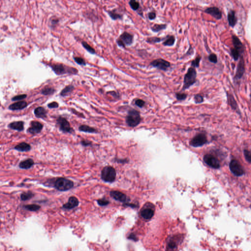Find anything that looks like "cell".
Returning <instances> with one entry per match:
<instances>
[{
  "mask_svg": "<svg viewBox=\"0 0 251 251\" xmlns=\"http://www.w3.org/2000/svg\"><path fill=\"white\" fill-rule=\"evenodd\" d=\"M27 97V95L25 94H21V95H17V96H14V97H13L11 99V100L12 101H21V100H23L25 99Z\"/></svg>",
  "mask_w": 251,
  "mask_h": 251,
  "instance_id": "cell-42",
  "label": "cell"
},
{
  "mask_svg": "<svg viewBox=\"0 0 251 251\" xmlns=\"http://www.w3.org/2000/svg\"><path fill=\"white\" fill-rule=\"evenodd\" d=\"M44 184L46 186L53 187L60 191H66L73 188L74 182L68 178L59 177L48 179Z\"/></svg>",
  "mask_w": 251,
  "mask_h": 251,
  "instance_id": "cell-1",
  "label": "cell"
},
{
  "mask_svg": "<svg viewBox=\"0 0 251 251\" xmlns=\"http://www.w3.org/2000/svg\"><path fill=\"white\" fill-rule=\"evenodd\" d=\"M167 27V25L166 24H155L153 27H151V29L154 33H158L161 30L166 29Z\"/></svg>",
  "mask_w": 251,
  "mask_h": 251,
  "instance_id": "cell-32",
  "label": "cell"
},
{
  "mask_svg": "<svg viewBox=\"0 0 251 251\" xmlns=\"http://www.w3.org/2000/svg\"><path fill=\"white\" fill-rule=\"evenodd\" d=\"M134 41V35L127 32H123L116 40L117 45L123 48H125L127 46L132 45Z\"/></svg>",
  "mask_w": 251,
  "mask_h": 251,
  "instance_id": "cell-5",
  "label": "cell"
},
{
  "mask_svg": "<svg viewBox=\"0 0 251 251\" xmlns=\"http://www.w3.org/2000/svg\"><path fill=\"white\" fill-rule=\"evenodd\" d=\"M108 14L109 15V17L113 20H117L118 19L122 20L123 18V15L121 14L118 13L116 9L112 10H108Z\"/></svg>",
  "mask_w": 251,
  "mask_h": 251,
  "instance_id": "cell-28",
  "label": "cell"
},
{
  "mask_svg": "<svg viewBox=\"0 0 251 251\" xmlns=\"http://www.w3.org/2000/svg\"><path fill=\"white\" fill-rule=\"evenodd\" d=\"M241 53L239 51H237L234 48H233L231 49V55H232V57L234 59V61H237L238 60L239 57H241Z\"/></svg>",
  "mask_w": 251,
  "mask_h": 251,
  "instance_id": "cell-38",
  "label": "cell"
},
{
  "mask_svg": "<svg viewBox=\"0 0 251 251\" xmlns=\"http://www.w3.org/2000/svg\"><path fill=\"white\" fill-rule=\"evenodd\" d=\"M47 106L49 108H58L59 104L57 102H53L49 103Z\"/></svg>",
  "mask_w": 251,
  "mask_h": 251,
  "instance_id": "cell-50",
  "label": "cell"
},
{
  "mask_svg": "<svg viewBox=\"0 0 251 251\" xmlns=\"http://www.w3.org/2000/svg\"><path fill=\"white\" fill-rule=\"evenodd\" d=\"M230 171L235 176L240 177L244 174V171L241 165L238 161L236 160H232L229 164Z\"/></svg>",
  "mask_w": 251,
  "mask_h": 251,
  "instance_id": "cell-9",
  "label": "cell"
},
{
  "mask_svg": "<svg viewBox=\"0 0 251 251\" xmlns=\"http://www.w3.org/2000/svg\"><path fill=\"white\" fill-rule=\"evenodd\" d=\"M204 161L207 165L212 168L219 169L220 167L219 161L218 160L217 158L211 155H205L204 157Z\"/></svg>",
  "mask_w": 251,
  "mask_h": 251,
  "instance_id": "cell-12",
  "label": "cell"
},
{
  "mask_svg": "<svg viewBox=\"0 0 251 251\" xmlns=\"http://www.w3.org/2000/svg\"><path fill=\"white\" fill-rule=\"evenodd\" d=\"M141 121L140 113L135 109H131L128 112L126 117L127 125L131 127H135L139 124Z\"/></svg>",
  "mask_w": 251,
  "mask_h": 251,
  "instance_id": "cell-6",
  "label": "cell"
},
{
  "mask_svg": "<svg viewBox=\"0 0 251 251\" xmlns=\"http://www.w3.org/2000/svg\"><path fill=\"white\" fill-rule=\"evenodd\" d=\"M197 71L195 68L190 67L188 68L186 73L185 74L183 80L182 91L189 88L194 85L197 81Z\"/></svg>",
  "mask_w": 251,
  "mask_h": 251,
  "instance_id": "cell-3",
  "label": "cell"
},
{
  "mask_svg": "<svg viewBox=\"0 0 251 251\" xmlns=\"http://www.w3.org/2000/svg\"><path fill=\"white\" fill-rule=\"evenodd\" d=\"M156 16H157V14L154 11H151L148 13V18L150 20H154L156 18Z\"/></svg>",
  "mask_w": 251,
  "mask_h": 251,
  "instance_id": "cell-51",
  "label": "cell"
},
{
  "mask_svg": "<svg viewBox=\"0 0 251 251\" xmlns=\"http://www.w3.org/2000/svg\"><path fill=\"white\" fill-rule=\"evenodd\" d=\"M110 195L112 198L115 199V200L121 202H125L127 201V196L124 193H122L118 191H112L110 192Z\"/></svg>",
  "mask_w": 251,
  "mask_h": 251,
  "instance_id": "cell-18",
  "label": "cell"
},
{
  "mask_svg": "<svg viewBox=\"0 0 251 251\" xmlns=\"http://www.w3.org/2000/svg\"><path fill=\"white\" fill-rule=\"evenodd\" d=\"M204 12L206 14L210 15L216 19L220 20L222 18V12L218 7L216 6L208 7L205 10Z\"/></svg>",
  "mask_w": 251,
  "mask_h": 251,
  "instance_id": "cell-14",
  "label": "cell"
},
{
  "mask_svg": "<svg viewBox=\"0 0 251 251\" xmlns=\"http://www.w3.org/2000/svg\"><path fill=\"white\" fill-rule=\"evenodd\" d=\"M34 165V161L32 159H27L25 160H22L19 163L18 167L21 169L28 170L31 168Z\"/></svg>",
  "mask_w": 251,
  "mask_h": 251,
  "instance_id": "cell-21",
  "label": "cell"
},
{
  "mask_svg": "<svg viewBox=\"0 0 251 251\" xmlns=\"http://www.w3.org/2000/svg\"><path fill=\"white\" fill-rule=\"evenodd\" d=\"M208 58H209V61L211 63H216L218 61L217 56H216V54L214 53L210 54Z\"/></svg>",
  "mask_w": 251,
  "mask_h": 251,
  "instance_id": "cell-44",
  "label": "cell"
},
{
  "mask_svg": "<svg viewBox=\"0 0 251 251\" xmlns=\"http://www.w3.org/2000/svg\"><path fill=\"white\" fill-rule=\"evenodd\" d=\"M244 155L245 159L249 163H251V152L247 150H244Z\"/></svg>",
  "mask_w": 251,
  "mask_h": 251,
  "instance_id": "cell-45",
  "label": "cell"
},
{
  "mask_svg": "<svg viewBox=\"0 0 251 251\" xmlns=\"http://www.w3.org/2000/svg\"><path fill=\"white\" fill-rule=\"evenodd\" d=\"M14 149L18 152H29L32 149V147L29 143L23 142L19 143L18 144L15 146Z\"/></svg>",
  "mask_w": 251,
  "mask_h": 251,
  "instance_id": "cell-23",
  "label": "cell"
},
{
  "mask_svg": "<svg viewBox=\"0 0 251 251\" xmlns=\"http://www.w3.org/2000/svg\"><path fill=\"white\" fill-rule=\"evenodd\" d=\"M130 7L134 11H137L140 8V4L138 2L135 0H131L129 2Z\"/></svg>",
  "mask_w": 251,
  "mask_h": 251,
  "instance_id": "cell-37",
  "label": "cell"
},
{
  "mask_svg": "<svg viewBox=\"0 0 251 251\" xmlns=\"http://www.w3.org/2000/svg\"><path fill=\"white\" fill-rule=\"evenodd\" d=\"M55 91L56 90L54 88L51 87V86H45L41 91V93L45 96H47V95L53 94Z\"/></svg>",
  "mask_w": 251,
  "mask_h": 251,
  "instance_id": "cell-33",
  "label": "cell"
},
{
  "mask_svg": "<svg viewBox=\"0 0 251 251\" xmlns=\"http://www.w3.org/2000/svg\"><path fill=\"white\" fill-rule=\"evenodd\" d=\"M59 22V20L56 17H53L51 18L50 20V24H51V28H55L56 25L58 24Z\"/></svg>",
  "mask_w": 251,
  "mask_h": 251,
  "instance_id": "cell-48",
  "label": "cell"
},
{
  "mask_svg": "<svg viewBox=\"0 0 251 251\" xmlns=\"http://www.w3.org/2000/svg\"><path fill=\"white\" fill-rule=\"evenodd\" d=\"M227 97H228L229 104L230 105V107H232V108L233 109H234V110L237 109V102L235 100V99L233 96V95L227 93Z\"/></svg>",
  "mask_w": 251,
  "mask_h": 251,
  "instance_id": "cell-31",
  "label": "cell"
},
{
  "mask_svg": "<svg viewBox=\"0 0 251 251\" xmlns=\"http://www.w3.org/2000/svg\"><path fill=\"white\" fill-rule=\"evenodd\" d=\"M79 205V201L76 197L71 196L69 197L67 203L63 205L62 208L66 210H71L74 209Z\"/></svg>",
  "mask_w": 251,
  "mask_h": 251,
  "instance_id": "cell-16",
  "label": "cell"
},
{
  "mask_svg": "<svg viewBox=\"0 0 251 251\" xmlns=\"http://www.w3.org/2000/svg\"><path fill=\"white\" fill-rule=\"evenodd\" d=\"M34 114L37 118L45 119L47 117V111L42 107H38L34 110Z\"/></svg>",
  "mask_w": 251,
  "mask_h": 251,
  "instance_id": "cell-24",
  "label": "cell"
},
{
  "mask_svg": "<svg viewBox=\"0 0 251 251\" xmlns=\"http://www.w3.org/2000/svg\"><path fill=\"white\" fill-rule=\"evenodd\" d=\"M151 65L160 70L166 71L171 66L170 62L163 58H158L150 62Z\"/></svg>",
  "mask_w": 251,
  "mask_h": 251,
  "instance_id": "cell-8",
  "label": "cell"
},
{
  "mask_svg": "<svg viewBox=\"0 0 251 251\" xmlns=\"http://www.w3.org/2000/svg\"><path fill=\"white\" fill-rule=\"evenodd\" d=\"M245 61L243 56L240 57V61L238 64L237 72L235 73V79L236 80H240L242 77L245 72Z\"/></svg>",
  "mask_w": 251,
  "mask_h": 251,
  "instance_id": "cell-15",
  "label": "cell"
},
{
  "mask_svg": "<svg viewBox=\"0 0 251 251\" xmlns=\"http://www.w3.org/2000/svg\"><path fill=\"white\" fill-rule=\"evenodd\" d=\"M228 20L229 25L231 27H234L235 25L237 24V16H235V11L233 10H231L228 14Z\"/></svg>",
  "mask_w": 251,
  "mask_h": 251,
  "instance_id": "cell-25",
  "label": "cell"
},
{
  "mask_svg": "<svg viewBox=\"0 0 251 251\" xmlns=\"http://www.w3.org/2000/svg\"><path fill=\"white\" fill-rule=\"evenodd\" d=\"M71 112H72V113H74V114H75V115H77L78 116L80 117L81 118H85V116H84V115L83 113L79 112L76 111L75 109L72 108Z\"/></svg>",
  "mask_w": 251,
  "mask_h": 251,
  "instance_id": "cell-52",
  "label": "cell"
},
{
  "mask_svg": "<svg viewBox=\"0 0 251 251\" xmlns=\"http://www.w3.org/2000/svg\"><path fill=\"white\" fill-rule=\"evenodd\" d=\"M232 41H233V45L234 46V48L242 53H243L244 46L239 38L237 37L236 35H233Z\"/></svg>",
  "mask_w": 251,
  "mask_h": 251,
  "instance_id": "cell-22",
  "label": "cell"
},
{
  "mask_svg": "<svg viewBox=\"0 0 251 251\" xmlns=\"http://www.w3.org/2000/svg\"><path fill=\"white\" fill-rule=\"evenodd\" d=\"M182 239L180 235H176L171 237L166 245V251H176L177 249L178 242Z\"/></svg>",
  "mask_w": 251,
  "mask_h": 251,
  "instance_id": "cell-13",
  "label": "cell"
},
{
  "mask_svg": "<svg viewBox=\"0 0 251 251\" xmlns=\"http://www.w3.org/2000/svg\"><path fill=\"white\" fill-rule=\"evenodd\" d=\"M43 128V125L37 121H32L30 122V127L27 130V132L33 135L39 134Z\"/></svg>",
  "mask_w": 251,
  "mask_h": 251,
  "instance_id": "cell-11",
  "label": "cell"
},
{
  "mask_svg": "<svg viewBox=\"0 0 251 251\" xmlns=\"http://www.w3.org/2000/svg\"><path fill=\"white\" fill-rule=\"evenodd\" d=\"M28 104L25 101H21L16 102L10 105L9 109L12 111H19L27 108Z\"/></svg>",
  "mask_w": 251,
  "mask_h": 251,
  "instance_id": "cell-19",
  "label": "cell"
},
{
  "mask_svg": "<svg viewBox=\"0 0 251 251\" xmlns=\"http://www.w3.org/2000/svg\"><path fill=\"white\" fill-rule=\"evenodd\" d=\"M175 96L177 99L178 101H184L187 97V94L184 93H181V92H178L175 94Z\"/></svg>",
  "mask_w": 251,
  "mask_h": 251,
  "instance_id": "cell-40",
  "label": "cell"
},
{
  "mask_svg": "<svg viewBox=\"0 0 251 251\" xmlns=\"http://www.w3.org/2000/svg\"><path fill=\"white\" fill-rule=\"evenodd\" d=\"M202 57L201 56H198L197 57H196L195 60L192 61L191 63V67L193 68H198L200 66V62L201 60Z\"/></svg>",
  "mask_w": 251,
  "mask_h": 251,
  "instance_id": "cell-39",
  "label": "cell"
},
{
  "mask_svg": "<svg viewBox=\"0 0 251 251\" xmlns=\"http://www.w3.org/2000/svg\"><path fill=\"white\" fill-rule=\"evenodd\" d=\"M135 104L140 108H142L145 104V102L143 100L138 99L135 101Z\"/></svg>",
  "mask_w": 251,
  "mask_h": 251,
  "instance_id": "cell-46",
  "label": "cell"
},
{
  "mask_svg": "<svg viewBox=\"0 0 251 251\" xmlns=\"http://www.w3.org/2000/svg\"><path fill=\"white\" fill-rule=\"evenodd\" d=\"M24 209L30 211H37L41 208V206L36 204H30L24 206Z\"/></svg>",
  "mask_w": 251,
  "mask_h": 251,
  "instance_id": "cell-35",
  "label": "cell"
},
{
  "mask_svg": "<svg viewBox=\"0 0 251 251\" xmlns=\"http://www.w3.org/2000/svg\"><path fill=\"white\" fill-rule=\"evenodd\" d=\"M154 210L149 207H144L140 211V214L143 218L150 220L154 215Z\"/></svg>",
  "mask_w": 251,
  "mask_h": 251,
  "instance_id": "cell-20",
  "label": "cell"
},
{
  "mask_svg": "<svg viewBox=\"0 0 251 251\" xmlns=\"http://www.w3.org/2000/svg\"><path fill=\"white\" fill-rule=\"evenodd\" d=\"M194 101L196 104H200L204 102V97L200 94H197L194 96Z\"/></svg>",
  "mask_w": 251,
  "mask_h": 251,
  "instance_id": "cell-41",
  "label": "cell"
},
{
  "mask_svg": "<svg viewBox=\"0 0 251 251\" xmlns=\"http://www.w3.org/2000/svg\"><path fill=\"white\" fill-rule=\"evenodd\" d=\"M207 138L205 135L203 134H198L195 136L190 142V144L194 147H201L205 144L207 142Z\"/></svg>",
  "mask_w": 251,
  "mask_h": 251,
  "instance_id": "cell-10",
  "label": "cell"
},
{
  "mask_svg": "<svg viewBox=\"0 0 251 251\" xmlns=\"http://www.w3.org/2000/svg\"><path fill=\"white\" fill-rule=\"evenodd\" d=\"M50 67L57 75L60 76L65 74H76L78 71L76 68L69 67L62 63H53L50 65Z\"/></svg>",
  "mask_w": 251,
  "mask_h": 251,
  "instance_id": "cell-2",
  "label": "cell"
},
{
  "mask_svg": "<svg viewBox=\"0 0 251 251\" xmlns=\"http://www.w3.org/2000/svg\"><path fill=\"white\" fill-rule=\"evenodd\" d=\"M80 144L81 145L84 146V147H88L89 146L92 145V142L91 141L88 140H81L80 141Z\"/></svg>",
  "mask_w": 251,
  "mask_h": 251,
  "instance_id": "cell-49",
  "label": "cell"
},
{
  "mask_svg": "<svg viewBox=\"0 0 251 251\" xmlns=\"http://www.w3.org/2000/svg\"><path fill=\"white\" fill-rule=\"evenodd\" d=\"M74 60L78 65H86V63L84 58L80 57H74Z\"/></svg>",
  "mask_w": 251,
  "mask_h": 251,
  "instance_id": "cell-43",
  "label": "cell"
},
{
  "mask_svg": "<svg viewBox=\"0 0 251 251\" xmlns=\"http://www.w3.org/2000/svg\"><path fill=\"white\" fill-rule=\"evenodd\" d=\"M165 37H151L147 38L146 39V42L150 44H155V43H158L160 42L163 40H165Z\"/></svg>",
  "mask_w": 251,
  "mask_h": 251,
  "instance_id": "cell-34",
  "label": "cell"
},
{
  "mask_svg": "<svg viewBox=\"0 0 251 251\" xmlns=\"http://www.w3.org/2000/svg\"><path fill=\"white\" fill-rule=\"evenodd\" d=\"M34 195L35 194L33 193V192L28 191L27 192H24L23 193H21L20 198H21V200L25 201L29 200L32 199L34 196Z\"/></svg>",
  "mask_w": 251,
  "mask_h": 251,
  "instance_id": "cell-30",
  "label": "cell"
},
{
  "mask_svg": "<svg viewBox=\"0 0 251 251\" xmlns=\"http://www.w3.org/2000/svg\"><path fill=\"white\" fill-rule=\"evenodd\" d=\"M79 130L81 132H86L89 134L98 133V131L96 129L86 125H80L79 127Z\"/></svg>",
  "mask_w": 251,
  "mask_h": 251,
  "instance_id": "cell-26",
  "label": "cell"
},
{
  "mask_svg": "<svg viewBox=\"0 0 251 251\" xmlns=\"http://www.w3.org/2000/svg\"><path fill=\"white\" fill-rule=\"evenodd\" d=\"M7 127L11 130L21 132L24 130V122L22 121L12 122L10 123Z\"/></svg>",
  "mask_w": 251,
  "mask_h": 251,
  "instance_id": "cell-17",
  "label": "cell"
},
{
  "mask_svg": "<svg viewBox=\"0 0 251 251\" xmlns=\"http://www.w3.org/2000/svg\"><path fill=\"white\" fill-rule=\"evenodd\" d=\"M97 203L100 206H106L109 204V202L106 199H101L98 200Z\"/></svg>",
  "mask_w": 251,
  "mask_h": 251,
  "instance_id": "cell-47",
  "label": "cell"
},
{
  "mask_svg": "<svg viewBox=\"0 0 251 251\" xmlns=\"http://www.w3.org/2000/svg\"><path fill=\"white\" fill-rule=\"evenodd\" d=\"M176 41L175 37L172 35H168L165 37V40L163 42V44L164 46L171 47L175 44Z\"/></svg>",
  "mask_w": 251,
  "mask_h": 251,
  "instance_id": "cell-27",
  "label": "cell"
},
{
  "mask_svg": "<svg viewBox=\"0 0 251 251\" xmlns=\"http://www.w3.org/2000/svg\"><path fill=\"white\" fill-rule=\"evenodd\" d=\"M74 85H69L66 86L65 88L63 89L60 93V95L62 97H65V96H68L69 95H70L72 93V92H73L74 90Z\"/></svg>",
  "mask_w": 251,
  "mask_h": 251,
  "instance_id": "cell-29",
  "label": "cell"
},
{
  "mask_svg": "<svg viewBox=\"0 0 251 251\" xmlns=\"http://www.w3.org/2000/svg\"><path fill=\"white\" fill-rule=\"evenodd\" d=\"M107 93L111 95L112 96H113L115 98H119V93H117L116 92H115V91H109V92H107Z\"/></svg>",
  "mask_w": 251,
  "mask_h": 251,
  "instance_id": "cell-53",
  "label": "cell"
},
{
  "mask_svg": "<svg viewBox=\"0 0 251 251\" xmlns=\"http://www.w3.org/2000/svg\"><path fill=\"white\" fill-rule=\"evenodd\" d=\"M101 177L104 182L109 183L114 182L116 177L115 169L112 166H105L101 171Z\"/></svg>",
  "mask_w": 251,
  "mask_h": 251,
  "instance_id": "cell-4",
  "label": "cell"
},
{
  "mask_svg": "<svg viewBox=\"0 0 251 251\" xmlns=\"http://www.w3.org/2000/svg\"><path fill=\"white\" fill-rule=\"evenodd\" d=\"M129 239L135 240V241H136V240H137V238L136 237V236H135V234H133V233H131V234H130L129 237Z\"/></svg>",
  "mask_w": 251,
  "mask_h": 251,
  "instance_id": "cell-54",
  "label": "cell"
},
{
  "mask_svg": "<svg viewBox=\"0 0 251 251\" xmlns=\"http://www.w3.org/2000/svg\"><path fill=\"white\" fill-rule=\"evenodd\" d=\"M81 44L83 45L84 48L88 51V52L91 53V54H93V55H94L96 53V52H95V50L94 49L92 48L90 45H89L88 43L85 41H83L81 42Z\"/></svg>",
  "mask_w": 251,
  "mask_h": 251,
  "instance_id": "cell-36",
  "label": "cell"
},
{
  "mask_svg": "<svg viewBox=\"0 0 251 251\" xmlns=\"http://www.w3.org/2000/svg\"><path fill=\"white\" fill-rule=\"evenodd\" d=\"M57 125L61 131L63 133L72 134L75 131L71 126L70 123L65 117L59 116L57 119Z\"/></svg>",
  "mask_w": 251,
  "mask_h": 251,
  "instance_id": "cell-7",
  "label": "cell"
}]
</instances>
